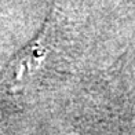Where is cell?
<instances>
[{
    "mask_svg": "<svg viewBox=\"0 0 135 135\" xmlns=\"http://www.w3.org/2000/svg\"><path fill=\"white\" fill-rule=\"evenodd\" d=\"M48 51V25L36 36L29 44L18 52L17 57L8 64L2 75L3 85L7 88L15 90L23 87L26 80L39 69V66L44 61Z\"/></svg>",
    "mask_w": 135,
    "mask_h": 135,
    "instance_id": "cell-2",
    "label": "cell"
},
{
    "mask_svg": "<svg viewBox=\"0 0 135 135\" xmlns=\"http://www.w3.org/2000/svg\"><path fill=\"white\" fill-rule=\"evenodd\" d=\"M97 105L90 135H135V72L120 75Z\"/></svg>",
    "mask_w": 135,
    "mask_h": 135,
    "instance_id": "cell-1",
    "label": "cell"
}]
</instances>
